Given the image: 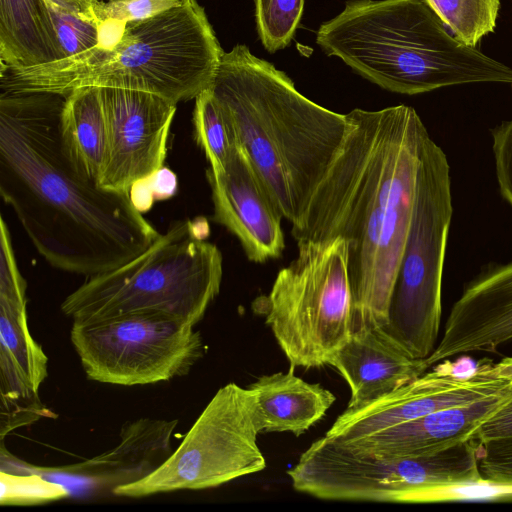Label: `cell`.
Returning <instances> with one entry per match:
<instances>
[{
  "label": "cell",
  "instance_id": "1",
  "mask_svg": "<svg viewBox=\"0 0 512 512\" xmlns=\"http://www.w3.org/2000/svg\"><path fill=\"white\" fill-rule=\"evenodd\" d=\"M65 99L2 91L0 194L52 267L89 277L131 261L160 233L130 194L104 188L78 163L62 132Z\"/></svg>",
  "mask_w": 512,
  "mask_h": 512
},
{
  "label": "cell",
  "instance_id": "2",
  "mask_svg": "<svg viewBox=\"0 0 512 512\" xmlns=\"http://www.w3.org/2000/svg\"><path fill=\"white\" fill-rule=\"evenodd\" d=\"M339 151L291 234L297 244L343 238L353 295L352 333L384 328L429 133L406 105L346 114Z\"/></svg>",
  "mask_w": 512,
  "mask_h": 512
},
{
  "label": "cell",
  "instance_id": "3",
  "mask_svg": "<svg viewBox=\"0 0 512 512\" xmlns=\"http://www.w3.org/2000/svg\"><path fill=\"white\" fill-rule=\"evenodd\" d=\"M210 89L283 217L297 223L340 149L346 114L311 101L241 44L223 52Z\"/></svg>",
  "mask_w": 512,
  "mask_h": 512
},
{
  "label": "cell",
  "instance_id": "4",
  "mask_svg": "<svg viewBox=\"0 0 512 512\" xmlns=\"http://www.w3.org/2000/svg\"><path fill=\"white\" fill-rule=\"evenodd\" d=\"M223 50L197 0L151 18L99 24V44L69 58L24 69H1L2 91L67 95L83 87L154 93L175 103L211 87Z\"/></svg>",
  "mask_w": 512,
  "mask_h": 512
},
{
  "label": "cell",
  "instance_id": "5",
  "mask_svg": "<svg viewBox=\"0 0 512 512\" xmlns=\"http://www.w3.org/2000/svg\"><path fill=\"white\" fill-rule=\"evenodd\" d=\"M425 0H350L316 43L381 88L415 95L476 82H512V69L458 40Z\"/></svg>",
  "mask_w": 512,
  "mask_h": 512
},
{
  "label": "cell",
  "instance_id": "6",
  "mask_svg": "<svg viewBox=\"0 0 512 512\" xmlns=\"http://www.w3.org/2000/svg\"><path fill=\"white\" fill-rule=\"evenodd\" d=\"M199 223L174 222L131 261L89 276L61 304L75 322L160 312L196 325L220 291L223 259Z\"/></svg>",
  "mask_w": 512,
  "mask_h": 512
},
{
  "label": "cell",
  "instance_id": "7",
  "mask_svg": "<svg viewBox=\"0 0 512 512\" xmlns=\"http://www.w3.org/2000/svg\"><path fill=\"white\" fill-rule=\"evenodd\" d=\"M267 295L252 307L265 322L291 367H319L352 334L353 295L345 239L297 244Z\"/></svg>",
  "mask_w": 512,
  "mask_h": 512
},
{
  "label": "cell",
  "instance_id": "8",
  "mask_svg": "<svg viewBox=\"0 0 512 512\" xmlns=\"http://www.w3.org/2000/svg\"><path fill=\"white\" fill-rule=\"evenodd\" d=\"M453 213L450 166L429 133L417 172L412 216L383 329L412 358L424 360L436 347L441 286Z\"/></svg>",
  "mask_w": 512,
  "mask_h": 512
},
{
  "label": "cell",
  "instance_id": "9",
  "mask_svg": "<svg viewBox=\"0 0 512 512\" xmlns=\"http://www.w3.org/2000/svg\"><path fill=\"white\" fill-rule=\"evenodd\" d=\"M287 474L295 490L319 499L396 503H416L418 494L431 486L483 479L474 440L430 455L380 457L326 435Z\"/></svg>",
  "mask_w": 512,
  "mask_h": 512
},
{
  "label": "cell",
  "instance_id": "10",
  "mask_svg": "<svg viewBox=\"0 0 512 512\" xmlns=\"http://www.w3.org/2000/svg\"><path fill=\"white\" fill-rule=\"evenodd\" d=\"M263 432L257 395L236 383L220 388L181 444L147 477L114 488L117 496L146 497L214 488L266 467L257 445Z\"/></svg>",
  "mask_w": 512,
  "mask_h": 512
},
{
  "label": "cell",
  "instance_id": "11",
  "mask_svg": "<svg viewBox=\"0 0 512 512\" xmlns=\"http://www.w3.org/2000/svg\"><path fill=\"white\" fill-rule=\"evenodd\" d=\"M70 339L89 380L121 386L185 376L204 354L194 325L160 312L73 321Z\"/></svg>",
  "mask_w": 512,
  "mask_h": 512
},
{
  "label": "cell",
  "instance_id": "12",
  "mask_svg": "<svg viewBox=\"0 0 512 512\" xmlns=\"http://www.w3.org/2000/svg\"><path fill=\"white\" fill-rule=\"evenodd\" d=\"M511 387L512 356L478 363L468 374L459 373L446 360L364 407L346 409L326 436L341 442L355 440Z\"/></svg>",
  "mask_w": 512,
  "mask_h": 512
},
{
  "label": "cell",
  "instance_id": "13",
  "mask_svg": "<svg viewBox=\"0 0 512 512\" xmlns=\"http://www.w3.org/2000/svg\"><path fill=\"white\" fill-rule=\"evenodd\" d=\"M100 92L108 128L100 184L130 194L163 169L177 103L140 90L102 87Z\"/></svg>",
  "mask_w": 512,
  "mask_h": 512
},
{
  "label": "cell",
  "instance_id": "14",
  "mask_svg": "<svg viewBox=\"0 0 512 512\" xmlns=\"http://www.w3.org/2000/svg\"><path fill=\"white\" fill-rule=\"evenodd\" d=\"M213 220L236 236L255 263L277 259L285 248L282 213L239 146L220 171L207 170Z\"/></svg>",
  "mask_w": 512,
  "mask_h": 512
},
{
  "label": "cell",
  "instance_id": "15",
  "mask_svg": "<svg viewBox=\"0 0 512 512\" xmlns=\"http://www.w3.org/2000/svg\"><path fill=\"white\" fill-rule=\"evenodd\" d=\"M511 340L512 262L489 267L464 286L424 364L428 369L464 353H493Z\"/></svg>",
  "mask_w": 512,
  "mask_h": 512
},
{
  "label": "cell",
  "instance_id": "16",
  "mask_svg": "<svg viewBox=\"0 0 512 512\" xmlns=\"http://www.w3.org/2000/svg\"><path fill=\"white\" fill-rule=\"evenodd\" d=\"M48 358L29 332L26 297L0 295L1 435L45 414L38 390Z\"/></svg>",
  "mask_w": 512,
  "mask_h": 512
},
{
  "label": "cell",
  "instance_id": "17",
  "mask_svg": "<svg viewBox=\"0 0 512 512\" xmlns=\"http://www.w3.org/2000/svg\"><path fill=\"white\" fill-rule=\"evenodd\" d=\"M177 420L140 418L126 423L112 449L84 462L58 468H35L48 479L83 480L88 487L111 488L139 481L173 453L171 436Z\"/></svg>",
  "mask_w": 512,
  "mask_h": 512
},
{
  "label": "cell",
  "instance_id": "18",
  "mask_svg": "<svg viewBox=\"0 0 512 512\" xmlns=\"http://www.w3.org/2000/svg\"><path fill=\"white\" fill-rule=\"evenodd\" d=\"M511 390L512 387L362 438L339 442L355 451L380 457H417L434 454L471 440L477 427L503 402Z\"/></svg>",
  "mask_w": 512,
  "mask_h": 512
},
{
  "label": "cell",
  "instance_id": "19",
  "mask_svg": "<svg viewBox=\"0 0 512 512\" xmlns=\"http://www.w3.org/2000/svg\"><path fill=\"white\" fill-rule=\"evenodd\" d=\"M346 380L351 398L346 409H358L409 383L427 371L381 328L358 330L329 359Z\"/></svg>",
  "mask_w": 512,
  "mask_h": 512
},
{
  "label": "cell",
  "instance_id": "20",
  "mask_svg": "<svg viewBox=\"0 0 512 512\" xmlns=\"http://www.w3.org/2000/svg\"><path fill=\"white\" fill-rule=\"evenodd\" d=\"M288 372L263 375L249 385L257 395L263 432L305 433L325 416L335 402L334 394Z\"/></svg>",
  "mask_w": 512,
  "mask_h": 512
},
{
  "label": "cell",
  "instance_id": "21",
  "mask_svg": "<svg viewBox=\"0 0 512 512\" xmlns=\"http://www.w3.org/2000/svg\"><path fill=\"white\" fill-rule=\"evenodd\" d=\"M2 69H24L59 60L44 0H0Z\"/></svg>",
  "mask_w": 512,
  "mask_h": 512
},
{
  "label": "cell",
  "instance_id": "22",
  "mask_svg": "<svg viewBox=\"0 0 512 512\" xmlns=\"http://www.w3.org/2000/svg\"><path fill=\"white\" fill-rule=\"evenodd\" d=\"M65 96L61 115L63 136L84 171L100 184L108 146L100 88H78Z\"/></svg>",
  "mask_w": 512,
  "mask_h": 512
},
{
  "label": "cell",
  "instance_id": "23",
  "mask_svg": "<svg viewBox=\"0 0 512 512\" xmlns=\"http://www.w3.org/2000/svg\"><path fill=\"white\" fill-rule=\"evenodd\" d=\"M194 137L204 151L213 171L223 169L239 147L235 127L229 115L218 103L210 88L195 98L193 111Z\"/></svg>",
  "mask_w": 512,
  "mask_h": 512
},
{
  "label": "cell",
  "instance_id": "24",
  "mask_svg": "<svg viewBox=\"0 0 512 512\" xmlns=\"http://www.w3.org/2000/svg\"><path fill=\"white\" fill-rule=\"evenodd\" d=\"M451 33L476 48L494 31L500 0H425Z\"/></svg>",
  "mask_w": 512,
  "mask_h": 512
},
{
  "label": "cell",
  "instance_id": "25",
  "mask_svg": "<svg viewBox=\"0 0 512 512\" xmlns=\"http://www.w3.org/2000/svg\"><path fill=\"white\" fill-rule=\"evenodd\" d=\"M256 27L265 49L271 53L285 48L299 26L304 0H253Z\"/></svg>",
  "mask_w": 512,
  "mask_h": 512
},
{
  "label": "cell",
  "instance_id": "26",
  "mask_svg": "<svg viewBox=\"0 0 512 512\" xmlns=\"http://www.w3.org/2000/svg\"><path fill=\"white\" fill-rule=\"evenodd\" d=\"M1 505H37L70 496V491L61 483L39 473L13 474L0 471Z\"/></svg>",
  "mask_w": 512,
  "mask_h": 512
},
{
  "label": "cell",
  "instance_id": "27",
  "mask_svg": "<svg viewBox=\"0 0 512 512\" xmlns=\"http://www.w3.org/2000/svg\"><path fill=\"white\" fill-rule=\"evenodd\" d=\"M46 5L54 31L59 60L77 55L99 44V24L97 22L83 19L47 3Z\"/></svg>",
  "mask_w": 512,
  "mask_h": 512
},
{
  "label": "cell",
  "instance_id": "28",
  "mask_svg": "<svg viewBox=\"0 0 512 512\" xmlns=\"http://www.w3.org/2000/svg\"><path fill=\"white\" fill-rule=\"evenodd\" d=\"M180 3L181 0H96L93 12L99 24L105 21L127 23L151 18Z\"/></svg>",
  "mask_w": 512,
  "mask_h": 512
},
{
  "label": "cell",
  "instance_id": "29",
  "mask_svg": "<svg viewBox=\"0 0 512 512\" xmlns=\"http://www.w3.org/2000/svg\"><path fill=\"white\" fill-rule=\"evenodd\" d=\"M478 466L484 479L512 483V438L478 444Z\"/></svg>",
  "mask_w": 512,
  "mask_h": 512
},
{
  "label": "cell",
  "instance_id": "30",
  "mask_svg": "<svg viewBox=\"0 0 512 512\" xmlns=\"http://www.w3.org/2000/svg\"><path fill=\"white\" fill-rule=\"evenodd\" d=\"M491 136L499 191L512 207V119L492 128Z\"/></svg>",
  "mask_w": 512,
  "mask_h": 512
},
{
  "label": "cell",
  "instance_id": "31",
  "mask_svg": "<svg viewBox=\"0 0 512 512\" xmlns=\"http://www.w3.org/2000/svg\"><path fill=\"white\" fill-rule=\"evenodd\" d=\"M512 438V390L503 402L477 427L471 440L478 444Z\"/></svg>",
  "mask_w": 512,
  "mask_h": 512
},
{
  "label": "cell",
  "instance_id": "32",
  "mask_svg": "<svg viewBox=\"0 0 512 512\" xmlns=\"http://www.w3.org/2000/svg\"><path fill=\"white\" fill-rule=\"evenodd\" d=\"M47 4L86 20L97 22L93 7L96 0H44ZM98 23V22H97ZM99 24V23H98Z\"/></svg>",
  "mask_w": 512,
  "mask_h": 512
},
{
  "label": "cell",
  "instance_id": "33",
  "mask_svg": "<svg viewBox=\"0 0 512 512\" xmlns=\"http://www.w3.org/2000/svg\"><path fill=\"white\" fill-rule=\"evenodd\" d=\"M97 1H104V0H97Z\"/></svg>",
  "mask_w": 512,
  "mask_h": 512
},
{
  "label": "cell",
  "instance_id": "34",
  "mask_svg": "<svg viewBox=\"0 0 512 512\" xmlns=\"http://www.w3.org/2000/svg\"><path fill=\"white\" fill-rule=\"evenodd\" d=\"M511 84H512V82H511Z\"/></svg>",
  "mask_w": 512,
  "mask_h": 512
}]
</instances>
